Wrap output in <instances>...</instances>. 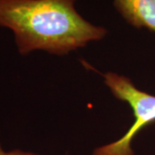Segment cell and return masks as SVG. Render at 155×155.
I'll return each mask as SVG.
<instances>
[{"mask_svg":"<svg viewBox=\"0 0 155 155\" xmlns=\"http://www.w3.org/2000/svg\"><path fill=\"white\" fill-rule=\"evenodd\" d=\"M104 77V83L116 98L131 107L134 122L122 138L96 148L93 155H134L131 147L134 138L143 127L155 122V96L137 89L125 76L110 72Z\"/></svg>","mask_w":155,"mask_h":155,"instance_id":"cell-2","label":"cell"},{"mask_svg":"<svg viewBox=\"0 0 155 155\" xmlns=\"http://www.w3.org/2000/svg\"><path fill=\"white\" fill-rule=\"evenodd\" d=\"M0 155H40L33 153H28V152H23L21 150H12L10 152H5L3 149L2 145H1V140H0Z\"/></svg>","mask_w":155,"mask_h":155,"instance_id":"cell-4","label":"cell"},{"mask_svg":"<svg viewBox=\"0 0 155 155\" xmlns=\"http://www.w3.org/2000/svg\"><path fill=\"white\" fill-rule=\"evenodd\" d=\"M76 1L0 0V26L13 32L22 55L36 50L65 55L107 35L82 17Z\"/></svg>","mask_w":155,"mask_h":155,"instance_id":"cell-1","label":"cell"},{"mask_svg":"<svg viewBox=\"0 0 155 155\" xmlns=\"http://www.w3.org/2000/svg\"><path fill=\"white\" fill-rule=\"evenodd\" d=\"M114 5L134 28L155 32V0H114Z\"/></svg>","mask_w":155,"mask_h":155,"instance_id":"cell-3","label":"cell"}]
</instances>
